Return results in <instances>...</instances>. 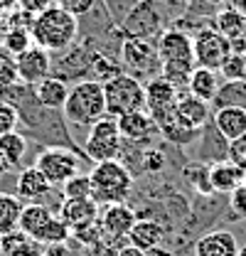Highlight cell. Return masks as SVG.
I'll list each match as a JSON object with an SVG mask.
<instances>
[{
    "label": "cell",
    "instance_id": "1",
    "mask_svg": "<svg viewBox=\"0 0 246 256\" xmlns=\"http://www.w3.org/2000/svg\"><path fill=\"white\" fill-rule=\"evenodd\" d=\"M155 50L160 57V76H165L172 86H178L184 92L187 79L192 74L194 64V54H192V37L180 28H165L155 40Z\"/></svg>",
    "mask_w": 246,
    "mask_h": 256
},
{
    "label": "cell",
    "instance_id": "2",
    "mask_svg": "<svg viewBox=\"0 0 246 256\" xmlns=\"http://www.w3.org/2000/svg\"><path fill=\"white\" fill-rule=\"evenodd\" d=\"M30 34L32 44L47 50L50 54H62L79 40V20L60 5H50L44 12L34 15Z\"/></svg>",
    "mask_w": 246,
    "mask_h": 256
},
{
    "label": "cell",
    "instance_id": "3",
    "mask_svg": "<svg viewBox=\"0 0 246 256\" xmlns=\"http://www.w3.org/2000/svg\"><path fill=\"white\" fill-rule=\"evenodd\" d=\"M62 114L69 126L92 128L96 121H101L106 116L104 84H98L94 79H82L74 86H69V96H66Z\"/></svg>",
    "mask_w": 246,
    "mask_h": 256
},
{
    "label": "cell",
    "instance_id": "4",
    "mask_svg": "<svg viewBox=\"0 0 246 256\" xmlns=\"http://www.w3.org/2000/svg\"><path fill=\"white\" fill-rule=\"evenodd\" d=\"M92 180V200L98 207L126 202L133 192V172L121 160L96 162L89 172Z\"/></svg>",
    "mask_w": 246,
    "mask_h": 256
},
{
    "label": "cell",
    "instance_id": "5",
    "mask_svg": "<svg viewBox=\"0 0 246 256\" xmlns=\"http://www.w3.org/2000/svg\"><path fill=\"white\" fill-rule=\"evenodd\" d=\"M104 98H106V116L111 118H121L126 114L143 111L146 108V84L123 72L104 84Z\"/></svg>",
    "mask_w": 246,
    "mask_h": 256
},
{
    "label": "cell",
    "instance_id": "6",
    "mask_svg": "<svg viewBox=\"0 0 246 256\" xmlns=\"http://www.w3.org/2000/svg\"><path fill=\"white\" fill-rule=\"evenodd\" d=\"M118 60L126 74L136 76V79H155L160 76V57L155 50L153 40H143V37H126L118 47Z\"/></svg>",
    "mask_w": 246,
    "mask_h": 256
},
{
    "label": "cell",
    "instance_id": "7",
    "mask_svg": "<svg viewBox=\"0 0 246 256\" xmlns=\"http://www.w3.org/2000/svg\"><path fill=\"white\" fill-rule=\"evenodd\" d=\"M165 2L160 0H136V5L126 12L121 20L123 37H143L158 40V34L165 30Z\"/></svg>",
    "mask_w": 246,
    "mask_h": 256
},
{
    "label": "cell",
    "instance_id": "8",
    "mask_svg": "<svg viewBox=\"0 0 246 256\" xmlns=\"http://www.w3.org/2000/svg\"><path fill=\"white\" fill-rule=\"evenodd\" d=\"M123 148V138L116 118L104 116L101 121H96L92 128H86V138H84V158L96 162H106V160H118Z\"/></svg>",
    "mask_w": 246,
    "mask_h": 256
},
{
    "label": "cell",
    "instance_id": "9",
    "mask_svg": "<svg viewBox=\"0 0 246 256\" xmlns=\"http://www.w3.org/2000/svg\"><path fill=\"white\" fill-rule=\"evenodd\" d=\"M34 168L47 178L52 188H62L69 178L82 172V153L76 148H64V146H47L37 160Z\"/></svg>",
    "mask_w": 246,
    "mask_h": 256
},
{
    "label": "cell",
    "instance_id": "10",
    "mask_svg": "<svg viewBox=\"0 0 246 256\" xmlns=\"http://www.w3.org/2000/svg\"><path fill=\"white\" fill-rule=\"evenodd\" d=\"M192 54H194L197 66L219 72L222 64L232 54V42L224 34H219L214 28H202L192 34Z\"/></svg>",
    "mask_w": 246,
    "mask_h": 256
},
{
    "label": "cell",
    "instance_id": "11",
    "mask_svg": "<svg viewBox=\"0 0 246 256\" xmlns=\"http://www.w3.org/2000/svg\"><path fill=\"white\" fill-rule=\"evenodd\" d=\"M98 50L94 47L92 42H74L66 52H62L60 60L52 62V76H57L62 82L66 79H89V72H92V62L94 54Z\"/></svg>",
    "mask_w": 246,
    "mask_h": 256
},
{
    "label": "cell",
    "instance_id": "12",
    "mask_svg": "<svg viewBox=\"0 0 246 256\" xmlns=\"http://www.w3.org/2000/svg\"><path fill=\"white\" fill-rule=\"evenodd\" d=\"M138 214L130 204L118 202V204H106V207H98V226H101V234H104V242L118 246V242L128 236L130 226L136 224ZM128 242V239H126Z\"/></svg>",
    "mask_w": 246,
    "mask_h": 256
},
{
    "label": "cell",
    "instance_id": "13",
    "mask_svg": "<svg viewBox=\"0 0 246 256\" xmlns=\"http://www.w3.org/2000/svg\"><path fill=\"white\" fill-rule=\"evenodd\" d=\"M118 130H121L123 143H130L140 150L150 148L155 138H160V130L155 126V121L150 118V114L143 108V111H133V114H126L121 118H116Z\"/></svg>",
    "mask_w": 246,
    "mask_h": 256
},
{
    "label": "cell",
    "instance_id": "14",
    "mask_svg": "<svg viewBox=\"0 0 246 256\" xmlns=\"http://www.w3.org/2000/svg\"><path fill=\"white\" fill-rule=\"evenodd\" d=\"M150 118L155 121V126L160 130V138H165L172 146H190L200 138V130L192 128L190 124H184L182 118L178 116L175 106L170 108H160V111H148Z\"/></svg>",
    "mask_w": 246,
    "mask_h": 256
},
{
    "label": "cell",
    "instance_id": "15",
    "mask_svg": "<svg viewBox=\"0 0 246 256\" xmlns=\"http://www.w3.org/2000/svg\"><path fill=\"white\" fill-rule=\"evenodd\" d=\"M15 66H18V79L20 84L34 86L42 79H47L52 74V54L37 44H32L30 50H25L22 54L15 57Z\"/></svg>",
    "mask_w": 246,
    "mask_h": 256
},
{
    "label": "cell",
    "instance_id": "16",
    "mask_svg": "<svg viewBox=\"0 0 246 256\" xmlns=\"http://www.w3.org/2000/svg\"><path fill=\"white\" fill-rule=\"evenodd\" d=\"M57 217L69 229H74V226H82V224L96 222L98 220V204L92 197H64Z\"/></svg>",
    "mask_w": 246,
    "mask_h": 256
},
{
    "label": "cell",
    "instance_id": "17",
    "mask_svg": "<svg viewBox=\"0 0 246 256\" xmlns=\"http://www.w3.org/2000/svg\"><path fill=\"white\" fill-rule=\"evenodd\" d=\"M200 148H197V162L204 165H214L219 160H226L229 156V140L214 128V124L210 121L207 126L200 130Z\"/></svg>",
    "mask_w": 246,
    "mask_h": 256
},
{
    "label": "cell",
    "instance_id": "18",
    "mask_svg": "<svg viewBox=\"0 0 246 256\" xmlns=\"http://www.w3.org/2000/svg\"><path fill=\"white\" fill-rule=\"evenodd\" d=\"M194 256H239L236 236L232 232H224V229L207 232L197 239Z\"/></svg>",
    "mask_w": 246,
    "mask_h": 256
},
{
    "label": "cell",
    "instance_id": "19",
    "mask_svg": "<svg viewBox=\"0 0 246 256\" xmlns=\"http://www.w3.org/2000/svg\"><path fill=\"white\" fill-rule=\"evenodd\" d=\"M175 111H178V116L182 118L184 124H190V126L197 128V130H202V128L207 126L212 121V114H214L207 101L187 94V92H180L178 104H175Z\"/></svg>",
    "mask_w": 246,
    "mask_h": 256
},
{
    "label": "cell",
    "instance_id": "20",
    "mask_svg": "<svg viewBox=\"0 0 246 256\" xmlns=\"http://www.w3.org/2000/svg\"><path fill=\"white\" fill-rule=\"evenodd\" d=\"M126 239H128L130 246H136V249H140V252H150V249L162 244L165 229H162V224L150 220V217H138L136 224L130 226V232H128Z\"/></svg>",
    "mask_w": 246,
    "mask_h": 256
},
{
    "label": "cell",
    "instance_id": "21",
    "mask_svg": "<svg viewBox=\"0 0 246 256\" xmlns=\"http://www.w3.org/2000/svg\"><path fill=\"white\" fill-rule=\"evenodd\" d=\"M52 190V185L47 182V178L34 168H22L20 170V175H18V180H15V194L22 200V202H42V197L47 194V192Z\"/></svg>",
    "mask_w": 246,
    "mask_h": 256
},
{
    "label": "cell",
    "instance_id": "22",
    "mask_svg": "<svg viewBox=\"0 0 246 256\" xmlns=\"http://www.w3.org/2000/svg\"><path fill=\"white\" fill-rule=\"evenodd\" d=\"M210 185L214 194H232L239 185H244V170L232 160H219L210 165Z\"/></svg>",
    "mask_w": 246,
    "mask_h": 256
},
{
    "label": "cell",
    "instance_id": "23",
    "mask_svg": "<svg viewBox=\"0 0 246 256\" xmlns=\"http://www.w3.org/2000/svg\"><path fill=\"white\" fill-rule=\"evenodd\" d=\"M219 86H222V74L219 72L207 69V66H194L192 74H190V79H187L184 92L197 96V98H202V101H207L212 106V98L216 96Z\"/></svg>",
    "mask_w": 246,
    "mask_h": 256
},
{
    "label": "cell",
    "instance_id": "24",
    "mask_svg": "<svg viewBox=\"0 0 246 256\" xmlns=\"http://www.w3.org/2000/svg\"><path fill=\"white\" fill-rule=\"evenodd\" d=\"M32 92H34V98H37V104L42 108H47V111H62L64 104H66V96H69V84L50 74L47 79H42L40 84H34Z\"/></svg>",
    "mask_w": 246,
    "mask_h": 256
},
{
    "label": "cell",
    "instance_id": "25",
    "mask_svg": "<svg viewBox=\"0 0 246 256\" xmlns=\"http://www.w3.org/2000/svg\"><path fill=\"white\" fill-rule=\"evenodd\" d=\"M212 124L232 143V140L246 136V108H236V106L216 108L214 114H212Z\"/></svg>",
    "mask_w": 246,
    "mask_h": 256
},
{
    "label": "cell",
    "instance_id": "26",
    "mask_svg": "<svg viewBox=\"0 0 246 256\" xmlns=\"http://www.w3.org/2000/svg\"><path fill=\"white\" fill-rule=\"evenodd\" d=\"M54 217H57V214H54L50 207H44V204H40V202H30V204H22L18 229L37 242V236L44 232V226L52 222Z\"/></svg>",
    "mask_w": 246,
    "mask_h": 256
},
{
    "label": "cell",
    "instance_id": "27",
    "mask_svg": "<svg viewBox=\"0 0 246 256\" xmlns=\"http://www.w3.org/2000/svg\"><path fill=\"white\" fill-rule=\"evenodd\" d=\"M180 89L172 86L165 76H155L146 84V111H160L178 104Z\"/></svg>",
    "mask_w": 246,
    "mask_h": 256
},
{
    "label": "cell",
    "instance_id": "28",
    "mask_svg": "<svg viewBox=\"0 0 246 256\" xmlns=\"http://www.w3.org/2000/svg\"><path fill=\"white\" fill-rule=\"evenodd\" d=\"M214 30L219 34H224L229 42L246 40V15L236 8H224V10L216 12Z\"/></svg>",
    "mask_w": 246,
    "mask_h": 256
},
{
    "label": "cell",
    "instance_id": "29",
    "mask_svg": "<svg viewBox=\"0 0 246 256\" xmlns=\"http://www.w3.org/2000/svg\"><path fill=\"white\" fill-rule=\"evenodd\" d=\"M226 106L246 108V79H232L219 86L216 96L212 98V111L226 108Z\"/></svg>",
    "mask_w": 246,
    "mask_h": 256
},
{
    "label": "cell",
    "instance_id": "30",
    "mask_svg": "<svg viewBox=\"0 0 246 256\" xmlns=\"http://www.w3.org/2000/svg\"><path fill=\"white\" fill-rule=\"evenodd\" d=\"M20 212H22V200L18 194L0 192V236L12 232V229H18Z\"/></svg>",
    "mask_w": 246,
    "mask_h": 256
},
{
    "label": "cell",
    "instance_id": "31",
    "mask_svg": "<svg viewBox=\"0 0 246 256\" xmlns=\"http://www.w3.org/2000/svg\"><path fill=\"white\" fill-rule=\"evenodd\" d=\"M0 153L10 162V168H20L22 158L28 156V138L22 133H18V130L0 136Z\"/></svg>",
    "mask_w": 246,
    "mask_h": 256
},
{
    "label": "cell",
    "instance_id": "32",
    "mask_svg": "<svg viewBox=\"0 0 246 256\" xmlns=\"http://www.w3.org/2000/svg\"><path fill=\"white\" fill-rule=\"evenodd\" d=\"M184 180L194 188L197 194H202V197H210V194H214L212 192V185H210V165H204V162H190L187 168H184Z\"/></svg>",
    "mask_w": 246,
    "mask_h": 256
},
{
    "label": "cell",
    "instance_id": "33",
    "mask_svg": "<svg viewBox=\"0 0 246 256\" xmlns=\"http://www.w3.org/2000/svg\"><path fill=\"white\" fill-rule=\"evenodd\" d=\"M32 47V34L30 30H20V28H8L5 32V40H2V50L10 54V57H18L22 54L25 50Z\"/></svg>",
    "mask_w": 246,
    "mask_h": 256
},
{
    "label": "cell",
    "instance_id": "34",
    "mask_svg": "<svg viewBox=\"0 0 246 256\" xmlns=\"http://www.w3.org/2000/svg\"><path fill=\"white\" fill-rule=\"evenodd\" d=\"M64 197H92V180L89 172H76L60 188Z\"/></svg>",
    "mask_w": 246,
    "mask_h": 256
},
{
    "label": "cell",
    "instance_id": "35",
    "mask_svg": "<svg viewBox=\"0 0 246 256\" xmlns=\"http://www.w3.org/2000/svg\"><path fill=\"white\" fill-rule=\"evenodd\" d=\"M72 236H74L76 242H82L84 246H94V249L104 242L98 220H96V222H89V224H82V226H74V229H72Z\"/></svg>",
    "mask_w": 246,
    "mask_h": 256
},
{
    "label": "cell",
    "instance_id": "36",
    "mask_svg": "<svg viewBox=\"0 0 246 256\" xmlns=\"http://www.w3.org/2000/svg\"><path fill=\"white\" fill-rule=\"evenodd\" d=\"M140 168L143 172H150V175H160L165 168H168V158L160 148H146L140 153Z\"/></svg>",
    "mask_w": 246,
    "mask_h": 256
},
{
    "label": "cell",
    "instance_id": "37",
    "mask_svg": "<svg viewBox=\"0 0 246 256\" xmlns=\"http://www.w3.org/2000/svg\"><path fill=\"white\" fill-rule=\"evenodd\" d=\"M18 66H15V57H10L5 50H0V89L18 84Z\"/></svg>",
    "mask_w": 246,
    "mask_h": 256
},
{
    "label": "cell",
    "instance_id": "38",
    "mask_svg": "<svg viewBox=\"0 0 246 256\" xmlns=\"http://www.w3.org/2000/svg\"><path fill=\"white\" fill-rule=\"evenodd\" d=\"M18 126H20V114H18V108H15L12 104H8V101L0 98V136L18 130Z\"/></svg>",
    "mask_w": 246,
    "mask_h": 256
},
{
    "label": "cell",
    "instance_id": "39",
    "mask_svg": "<svg viewBox=\"0 0 246 256\" xmlns=\"http://www.w3.org/2000/svg\"><path fill=\"white\" fill-rule=\"evenodd\" d=\"M219 74H224L226 82H232V79H246V57L244 54H234V52H232L229 60L222 64Z\"/></svg>",
    "mask_w": 246,
    "mask_h": 256
},
{
    "label": "cell",
    "instance_id": "40",
    "mask_svg": "<svg viewBox=\"0 0 246 256\" xmlns=\"http://www.w3.org/2000/svg\"><path fill=\"white\" fill-rule=\"evenodd\" d=\"M54 5H60L62 10H66L69 15H74L79 20V18L92 15L94 8L98 5V0H54Z\"/></svg>",
    "mask_w": 246,
    "mask_h": 256
},
{
    "label": "cell",
    "instance_id": "41",
    "mask_svg": "<svg viewBox=\"0 0 246 256\" xmlns=\"http://www.w3.org/2000/svg\"><path fill=\"white\" fill-rule=\"evenodd\" d=\"M229 212L234 214L232 220H246V182L229 194Z\"/></svg>",
    "mask_w": 246,
    "mask_h": 256
},
{
    "label": "cell",
    "instance_id": "42",
    "mask_svg": "<svg viewBox=\"0 0 246 256\" xmlns=\"http://www.w3.org/2000/svg\"><path fill=\"white\" fill-rule=\"evenodd\" d=\"M30 236L28 234H22L20 229H12V232H8V234H2L0 236V256H8L10 252H15L20 244H25Z\"/></svg>",
    "mask_w": 246,
    "mask_h": 256
},
{
    "label": "cell",
    "instance_id": "43",
    "mask_svg": "<svg viewBox=\"0 0 246 256\" xmlns=\"http://www.w3.org/2000/svg\"><path fill=\"white\" fill-rule=\"evenodd\" d=\"M226 160H232L234 165H239L242 170H246V136H242V138H236V140L229 143V156H226Z\"/></svg>",
    "mask_w": 246,
    "mask_h": 256
},
{
    "label": "cell",
    "instance_id": "44",
    "mask_svg": "<svg viewBox=\"0 0 246 256\" xmlns=\"http://www.w3.org/2000/svg\"><path fill=\"white\" fill-rule=\"evenodd\" d=\"M44 254V244L34 242V239H28L25 244H20L15 252H10L8 256H42Z\"/></svg>",
    "mask_w": 246,
    "mask_h": 256
},
{
    "label": "cell",
    "instance_id": "45",
    "mask_svg": "<svg viewBox=\"0 0 246 256\" xmlns=\"http://www.w3.org/2000/svg\"><path fill=\"white\" fill-rule=\"evenodd\" d=\"M50 5H54V2H52V0H18V8L25 10V12H30V15L44 12Z\"/></svg>",
    "mask_w": 246,
    "mask_h": 256
},
{
    "label": "cell",
    "instance_id": "46",
    "mask_svg": "<svg viewBox=\"0 0 246 256\" xmlns=\"http://www.w3.org/2000/svg\"><path fill=\"white\" fill-rule=\"evenodd\" d=\"M118 249H121V246H114V244H108V242H101V244L94 249V256H118Z\"/></svg>",
    "mask_w": 246,
    "mask_h": 256
},
{
    "label": "cell",
    "instance_id": "47",
    "mask_svg": "<svg viewBox=\"0 0 246 256\" xmlns=\"http://www.w3.org/2000/svg\"><path fill=\"white\" fill-rule=\"evenodd\" d=\"M118 256H146V252H140V249H136L130 244H123L121 249H118Z\"/></svg>",
    "mask_w": 246,
    "mask_h": 256
},
{
    "label": "cell",
    "instance_id": "48",
    "mask_svg": "<svg viewBox=\"0 0 246 256\" xmlns=\"http://www.w3.org/2000/svg\"><path fill=\"white\" fill-rule=\"evenodd\" d=\"M42 256H66V249H64V244H57V246H44V254Z\"/></svg>",
    "mask_w": 246,
    "mask_h": 256
},
{
    "label": "cell",
    "instance_id": "49",
    "mask_svg": "<svg viewBox=\"0 0 246 256\" xmlns=\"http://www.w3.org/2000/svg\"><path fill=\"white\" fill-rule=\"evenodd\" d=\"M12 8H18V0H0V12H12Z\"/></svg>",
    "mask_w": 246,
    "mask_h": 256
},
{
    "label": "cell",
    "instance_id": "50",
    "mask_svg": "<svg viewBox=\"0 0 246 256\" xmlns=\"http://www.w3.org/2000/svg\"><path fill=\"white\" fill-rule=\"evenodd\" d=\"M146 256H175L172 252H168V249H162V246H155L150 252H146Z\"/></svg>",
    "mask_w": 246,
    "mask_h": 256
},
{
    "label": "cell",
    "instance_id": "51",
    "mask_svg": "<svg viewBox=\"0 0 246 256\" xmlns=\"http://www.w3.org/2000/svg\"><path fill=\"white\" fill-rule=\"evenodd\" d=\"M10 170H12V168H10V162H8V160H5V156L0 153V178H5Z\"/></svg>",
    "mask_w": 246,
    "mask_h": 256
},
{
    "label": "cell",
    "instance_id": "52",
    "mask_svg": "<svg viewBox=\"0 0 246 256\" xmlns=\"http://www.w3.org/2000/svg\"><path fill=\"white\" fill-rule=\"evenodd\" d=\"M5 32H8V20H5V15L0 12V47H2V40H5Z\"/></svg>",
    "mask_w": 246,
    "mask_h": 256
},
{
    "label": "cell",
    "instance_id": "53",
    "mask_svg": "<svg viewBox=\"0 0 246 256\" xmlns=\"http://www.w3.org/2000/svg\"><path fill=\"white\" fill-rule=\"evenodd\" d=\"M207 5H229L232 0H204Z\"/></svg>",
    "mask_w": 246,
    "mask_h": 256
},
{
    "label": "cell",
    "instance_id": "54",
    "mask_svg": "<svg viewBox=\"0 0 246 256\" xmlns=\"http://www.w3.org/2000/svg\"><path fill=\"white\" fill-rule=\"evenodd\" d=\"M160 2H172V0H160ZM178 2H190V0H178Z\"/></svg>",
    "mask_w": 246,
    "mask_h": 256
},
{
    "label": "cell",
    "instance_id": "55",
    "mask_svg": "<svg viewBox=\"0 0 246 256\" xmlns=\"http://www.w3.org/2000/svg\"><path fill=\"white\" fill-rule=\"evenodd\" d=\"M239 256H246V246L244 249H239Z\"/></svg>",
    "mask_w": 246,
    "mask_h": 256
}]
</instances>
